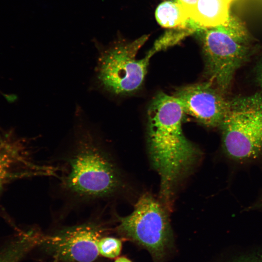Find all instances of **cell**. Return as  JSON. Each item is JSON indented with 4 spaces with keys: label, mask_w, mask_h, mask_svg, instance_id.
Segmentation results:
<instances>
[{
    "label": "cell",
    "mask_w": 262,
    "mask_h": 262,
    "mask_svg": "<svg viewBox=\"0 0 262 262\" xmlns=\"http://www.w3.org/2000/svg\"><path fill=\"white\" fill-rule=\"evenodd\" d=\"M9 167L10 159L6 156L0 155V189L9 175Z\"/></svg>",
    "instance_id": "14"
},
{
    "label": "cell",
    "mask_w": 262,
    "mask_h": 262,
    "mask_svg": "<svg viewBox=\"0 0 262 262\" xmlns=\"http://www.w3.org/2000/svg\"><path fill=\"white\" fill-rule=\"evenodd\" d=\"M42 236L33 230L22 234L0 250V262H19L31 250L41 244Z\"/></svg>",
    "instance_id": "10"
},
{
    "label": "cell",
    "mask_w": 262,
    "mask_h": 262,
    "mask_svg": "<svg viewBox=\"0 0 262 262\" xmlns=\"http://www.w3.org/2000/svg\"><path fill=\"white\" fill-rule=\"evenodd\" d=\"M107 229L98 220L64 227L43 235L41 245L57 260L68 262H93L98 257V243Z\"/></svg>",
    "instance_id": "7"
},
{
    "label": "cell",
    "mask_w": 262,
    "mask_h": 262,
    "mask_svg": "<svg viewBox=\"0 0 262 262\" xmlns=\"http://www.w3.org/2000/svg\"><path fill=\"white\" fill-rule=\"evenodd\" d=\"M234 0H198L190 20L197 27L208 28L224 24Z\"/></svg>",
    "instance_id": "9"
},
{
    "label": "cell",
    "mask_w": 262,
    "mask_h": 262,
    "mask_svg": "<svg viewBox=\"0 0 262 262\" xmlns=\"http://www.w3.org/2000/svg\"><path fill=\"white\" fill-rule=\"evenodd\" d=\"M227 262H262V251L242 255Z\"/></svg>",
    "instance_id": "15"
},
{
    "label": "cell",
    "mask_w": 262,
    "mask_h": 262,
    "mask_svg": "<svg viewBox=\"0 0 262 262\" xmlns=\"http://www.w3.org/2000/svg\"><path fill=\"white\" fill-rule=\"evenodd\" d=\"M165 208L152 195L145 193L130 214L117 217V233L146 249L153 262H164L173 246V232Z\"/></svg>",
    "instance_id": "5"
},
{
    "label": "cell",
    "mask_w": 262,
    "mask_h": 262,
    "mask_svg": "<svg viewBox=\"0 0 262 262\" xmlns=\"http://www.w3.org/2000/svg\"><path fill=\"white\" fill-rule=\"evenodd\" d=\"M250 74L254 92L262 96V53L253 62Z\"/></svg>",
    "instance_id": "13"
},
{
    "label": "cell",
    "mask_w": 262,
    "mask_h": 262,
    "mask_svg": "<svg viewBox=\"0 0 262 262\" xmlns=\"http://www.w3.org/2000/svg\"><path fill=\"white\" fill-rule=\"evenodd\" d=\"M122 248L121 241L117 238L103 236L98 243L100 255L109 259H115L120 254Z\"/></svg>",
    "instance_id": "12"
},
{
    "label": "cell",
    "mask_w": 262,
    "mask_h": 262,
    "mask_svg": "<svg viewBox=\"0 0 262 262\" xmlns=\"http://www.w3.org/2000/svg\"><path fill=\"white\" fill-rule=\"evenodd\" d=\"M71 148L56 175L61 193L74 202L111 199L123 190L121 171L103 141L91 130L79 128Z\"/></svg>",
    "instance_id": "2"
},
{
    "label": "cell",
    "mask_w": 262,
    "mask_h": 262,
    "mask_svg": "<svg viewBox=\"0 0 262 262\" xmlns=\"http://www.w3.org/2000/svg\"><path fill=\"white\" fill-rule=\"evenodd\" d=\"M174 1L178 3L183 8L190 18L198 0H174Z\"/></svg>",
    "instance_id": "16"
},
{
    "label": "cell",
    "mask_w": 262,
    "mask_h": 262,
    "mask_svg": "<svg viewBox=\"0 0 262 262\" xmlns=\"http://www.w3.org/2000/svg\"><path fill=\"white\" fill-rule=\"evenodd\" d=\"M185 114L172 95L158 93L147 111V142L152 166L160 179L161 201L171 206L177 186L192 170L201 152L185 136Z\"/></svg>",
    "instance_id": "1"
},
{
    "label": "cell",
    "mask_w": 262,
    "mask_h": 262,
    "mask_svg": "<svg viewBox=\"0 0 262 262\" xmlns=\"http://www.w3.org/2000/svg\"><path fill=\"white\" fill-rule=\"evenodd\" d=\"M173 96L185 114L208 128H219L229 107V98L209 81L181 87Z\"/></svg>",
    "instance_id": "8"
},
{
    "label": "cell",
    "mask_w": 262,
    "mask_h": 262,
    "mask_svg": "<svg viewBox=\"0 0 262 262\" xmlns=\"http://www.w3.org/2000/svg\"><path fill=\"white\" fill-rule=\"evenodd\" d=\"M155 17L158 23L165 28L185 25L190 20L183 8L174 1H165L160 4L156 8Z\"/></svg>",
    "instance_id": "11"
},
{
    "label": "cell",
    "mask_w": 262,
    "mask_h": 262,
    "mask_svg": "<svg viewBox=\"0 0 262 262\" xmlns=\"http://www.w3.org/2000/svg\"><path fill=\"white\" fill-rule=\"evenodd\" d=\"M221 149L234 169L253 166L262 170V96L253 92L229 98L219 128Z\"/></svg>",
    "instance_id": "3"
},
{
    "label": "cell",
    "mask_w": 262,
    "mask_h": 262,
    "mask_svg": "<svg viewBox=\"0 0 262 262\" xmlns=\"http://www.w3.org/2000/svg\"><path fill=\"white\" fill-rule=\"evenodd\" d=\"M244 211H260L262 212V190L254 202L244 209Z\"/></svg>",
    "instance_id": "17"
},
{
    "label": "cell",
    "mask_w": 262,
    "mask_h": 262,
    "mask_svg": "<svg viewBox=\"0 0 262 262\" xmlns=\"http://www.w3.org/2000/svg\"><path fill=\"white\" fill-rule=\"evenodd\" d=\"M115 262H132L131 260L127 257L122 256L116 258Z\"/></svg>",
    "instance_id": "18"
},
{
    "label": "cell",
    "mask_w": 262,
    "mask_h": 262,
    "mask_svg": "<svg viewBox=\"0 0 262 262\" xmlns=\"http://www.w3.org/2000/svg\"><path fill=\"white\" fill-rule=\"evenodd\" d=\"M199 38L208 80L227 95L238 71L252 58L250 38L241 21L230 16L223 24L203 28Z\"/></svg>",
    "instance_id": "4"
},
{
    "label": "cell",
    "mask_w": 262,
    "mask_h": 262,
    "mask_svg": "<svg viewBox=\"0 0 262 262\" xmlns=\"http://www.w3.org/2000/svg\"><path fill=\"white\" fill-rule=\"evenodd\" d=\"M147 37L129 43H113L100 49L96 67L99 85L115 95H126L136 91L142 85L153 53L137 59L136 54Z\"/></svg>",
    "instance_id": "6"
}]
</instances>
